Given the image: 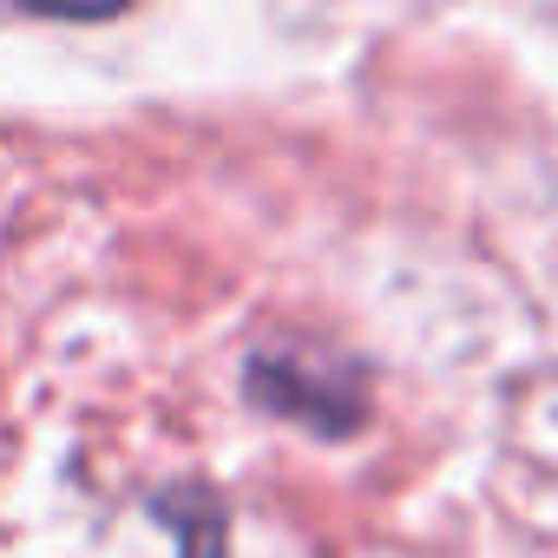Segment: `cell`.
<instances>
[{"label":"cell","mask_w":558,"mask_h":558,"mask_svg":"<svg viewBox=\"0 0 558 558\" xmlns=\"http://www.w3.org/2000/svg\"><path fill=\"white\" fill-rule=\"evenodd\" d=\"M243 395L250 408L310 427L323 440H349L368 421V375L349 355H323V349H256L243 362Z\"/></svg>","instance_id":"cell-1"},{"label":"cell","mask_w":558,"mask_h":558,"mask_svg":"<svg viewBox=\"0 0 558 558\" xmlns=\"http://www.w3.org/2000/svg\"><path fill=\"white\" fill-rule=\"evenodd\" d=\"M151 512L178 532V558H223V506L204 486H171L151 499Z\"/></svg>","instance_id":"cell-2"}]
</instances>
